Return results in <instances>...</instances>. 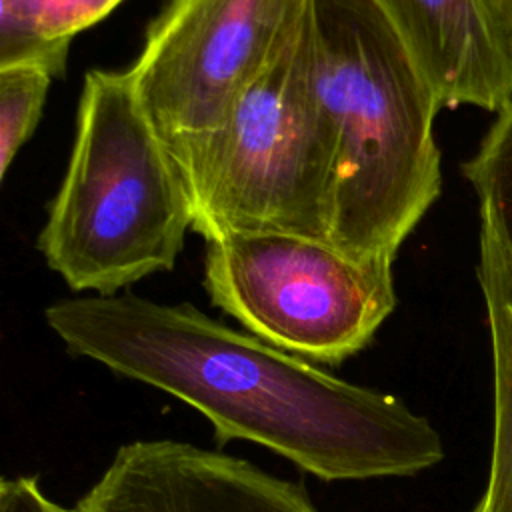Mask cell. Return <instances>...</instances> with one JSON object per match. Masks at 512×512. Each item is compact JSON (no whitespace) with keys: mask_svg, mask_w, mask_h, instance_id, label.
I'll return each instance as SVG.
<instances>
[{"mask_svg":"<svg viewBox=\"0 0 512 512\" xmlns=\"http://www.w3.org/2000/svg\"><path fill=\"white\" fill-rule=\"evenodd\" d=\"M74 356L196 408L214 440L256 442L324 480L404 478L436 466L444 444L400 398L342 380L188 302L74 296L44 310Z\"/></svg>","mask_w":512,"mask_h":512,"instance_id":"cell-1","label":"cell"},{"mask_svg":"<svg viewBox=\"0 0 512 512\" xmlns=\"http://www.w3.org/2000/svg\"><path fill=\"white\" fill-rule=\"evenodd\" d=\"M316 90L336 140L328 242L394 260L442 190V108L374 0H312Z\"/></svg>","mask_w":512,"mask_h":512,"instance_id":"cell-2","label":"cell"},{"mask_svg":"<svg viewBox=\"0 0 512 512\" xmlns=\"http://www.w3.org/2000/svg\"><path fill=\"white\" fill-rule=\"evenodd\" d=\"M192 204L128 70L84 76L70 160L36 246L72 292L112 296L174 268Z\"/></svg>","mask_w":512,"mask_h":512,"instance_id":"cell-3","label":"cell"},{"mask_svg":"<svg viewBox=\"0 0 512 512\" xmlns=\"http://www.w3.org/2000/svg\"><path fill=\"white\" fill-rule=\"evenodd\" d=\"M192 204V230L330 234L336 140L316 90L312 10L286 50L240 96L224 124L172 154Z\"/></svg>","mask_w":512,"mask_h":512,"instance_id":"cell-4","label":"cell"},{"mask_svg":"<svg viewBox=\"0 0 512 512\" xmlns=\"http://www.w3.org/2000/svg\"><path fill=\"white\" fill-rule=\"evenodd\" d=\"M392 264L296 234H226L206 242L204 288L260 340L338 366L360 354L394 312Z\"/></svg>","mask_w":512,"mask_h":512,"instance_id":"cell-5","label":"cell"},{"mask_svg":"<svg viewBox=\"0 0 512 512\" xmlns=\"http://www.w3.org/2000/svg\"><path fill=\"white\" fill-rule=\"evenodd\" d=\"M312 0H166L128 68L172 154L218 130L302 30Z\"/></svg>","mask_w":512,"mask_h":512,"instance_id":"cell-6","label":"cell"},{"mask_svg":"<svg viewBox=\"0 0 512 512\" xmlns=\"http://www.w3.org/2000/svg\"><path fill=\"white\" fill-rule=\"evenodd\" d=\"M78 512H320L304 486L190 442L136 440L116 450Z\"/></svg>","mask_w":512,"mask_h":512,"instance_id":"cell-7","label":"cell"},{"mask_svg":"<svg viewBox=\"0 0 512 512\" xmlns=\"http://www.w3.org/2000/svg\"><path fill=\"white\" fill-rule=\"evenodd\" d=\"M440 106L512 102V30L494 0H374Z\"/></svg>","mask_w":512,"mask_h":512,"instance_id":"cell-8","label":"cell"},{"mask_svg":"<svg viewBox=\"0 0 512 512\" xmlns=\"http://www.w3.org/2000/svg\"><path fill=\"white\" fill-rule=\"evenodd\" d=\"M478 282L492 340L494 434L488 484L472 512H512V256L484 218Z\"/></svg>","mask_w":512,"mask_h":512,"instance_id":"cell-9","label":"cell"},{"mask_svg":"<svg viewBox=\"0 0 512 512\" xmlns=\"http://www.w3.org/2000/svg\"><path fill=\"white\" fill-rule=\"evenodd\" d=\"M122 0H0V66L42 64L66 70L72 38Z\"/></svg>","mask_w":512,"mask_h":512,"instance_id":"cell-10","label":"cell"},{"mask_svg":"<svg viewBox=\"0 0 512 512\" xmlns=\"http://www.w3.org/2000/svg\"><path fill=\"white\" fill-rule=\"evenodd\" d=\"M462 174L478 196L480 218L494 226L512 256V102L498 112Z\"/></svg>","mask_w":512,"mask_h":512,"instance_id":"cell-11","label":"cell"},{"mask_svg":"<svg viewBox=\"0 0 512 512\" xmlns=\"http://www.w3.org/2000/svg\"><path fill=\"white\" fill-rule=\"evenodd\" d=\"M54 74L42 64L0 66V178L32 136Z\"/></svg>","mask_w":512,"mask_h":512,"instance_id":"cell-12","label":"cell"},{"mask_svg":"<svg viewBox=\"0 0 512 512\" xmlns=\"http://www.w3.org/2000/svg\"><path fill=\"white\" fill-rule=\"evenodd\" d=\"M0 512H78L54 502L40 488L38 476H14L0 482Z\"/></svg>","mask_w":512,"mask_h":512,"instance_id":"cell-13","label":"cell"},{"mask_svg":"<svg viewBox=\"0 0 512 512\" xmlns=\"http://www.w3.org/2000/svg\"><path fill=\"white\" fill-rule=\"evenodd\" d=\"M494 4H496V8L500 10V14L504 16L506 24L512 30V0H494Z\"/></svg>","mask_w":512,"mask_h":512,"instance_id":"cell-14","label":"cell"}]
</instances>
